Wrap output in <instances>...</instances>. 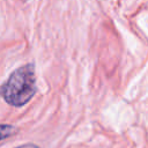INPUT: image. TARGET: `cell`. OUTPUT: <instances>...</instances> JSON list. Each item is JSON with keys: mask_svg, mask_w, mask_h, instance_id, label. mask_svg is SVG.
<instances>
[{"mask_svg": "<svg viewBox=\"0 0 148 148\" xmlns=\"http://www.w3.org/2000/svg\"><path fill=\"white\" fill-rule=\"evenodd\" d=\"M36 92V75L34 64L16 68L0 86V96L13 106L27 104Z\"/></svg>", "mask_w": 148, "mask_h": 148, "instance_id": "obj_1", "label": "cell"}, {"mask_svg": "<svg viewBox=\"0 0 148 148\" xmlns=\"http://www.w3.org/2000/svg\"><path fill=\"white\" fill-rule=\"evenodd\" d=\"M15 148H40V147H38L34 143H24V145H21L18 147H15Z\"/></svg>", "mask_w": 148, "mask_h": 148, "instance_id": "obj_3", "label": "cell"}, {"mask_svg": "<svg viewBox=\"0 0 148 148\" xmlns=\"http://www.w3.org/2000/svg\"><path fill=\"white\" fill-rule=\"evenodd\" d=\"M15 133V127L8 124H0V141Z\"/></svg>", "mask_w": 148, "mask_h": 148, "instance_id": "obj_2", "label": "cell"}]
</instances>
